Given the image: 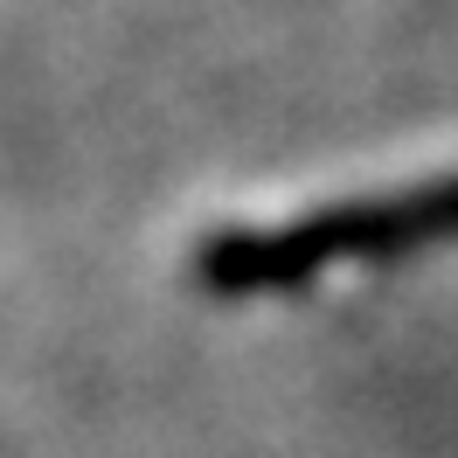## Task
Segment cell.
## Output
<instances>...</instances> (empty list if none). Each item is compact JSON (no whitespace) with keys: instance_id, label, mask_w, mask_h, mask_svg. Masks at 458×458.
<instances>
[{"instance_id":"obj_1","label":"cell","mask_w":458,"mask_h":458,"mask_svg":"<svg viewBox=\"0 0 458 458\" xmlns=\"http://www.w3.org/2000/svg\"><path fill=\"white\" fill-rule=\"evenodd\" d=\"M430 243H458V174L369 201H334V208L278 229L216 236L201 250V278L216 292H285L306 278H327L341 264H382L403 250H430Z\"/></svg>"}]
</instances>
